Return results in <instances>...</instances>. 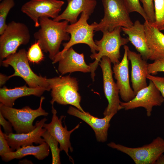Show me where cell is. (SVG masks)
<instances>
[{
    "label": "cell",
    "mask_w": 164,
    "mask_h": 164,
    "mask_svg": "<svg viewBox=\"0 0 164 164\" xmlns=\"http://www.w3.org/2000/svg\"><path fill=\"white\" fill-rule=\"evenodd\" d=\"M5 119L0 112V124L2 126L5 133L7 134L13 133L12 126V124L9 121H7Z\"/></svg>",
    "instance_id": "33"
},
{
    "label": "cell",
    "mask_w": 164,
    "mask_h": 164,
    "mask_svg": "<svg viewBox=\"0 0 164 164\" xmlns=\"http://www.w3.org/2000/svg\"><path fill=\"white\" fill-rule=\"evenodd\" d=\"M30 38L29 29L24 23L13 21L8 24L0 36L1 62L16 53L20 45L27 44Z\"/></svg>",
    "instance_id": "7"
},
{
    "label": "cell",
    "mask_w": 164,
    "mask_h": 164,
    "mask_svg": "<svg viewBox=\"0 0 164 164\" xmlns=\"http://www.w3.org/2000/svg\"><path fill=\"white\" fill-rule=\"evenodd\" d=\"M147 43L150 53L149 60L164 59V34L148 21L143 24Z\"/></svg>",
    "instance_id": "21"
},
{
    "label": "cell",
    "mask_w": 164,
    "mask_h": 164,
    "mask_svg": "<svg viewBox=\"0 0 164 164\" xmlns=\"http://www.w3.org/2000/svg\"><path fill=\"white\" fill-rule=\"evenodd\" d=\"M68 23L66 20L56 21L46 17L39 19L40 28L34 33V37L42 50L49 53L52 61L60 52L62 42L70 39L69 34L66 31Z\"/></svg>",
    "instance_id": "1"
},
{
    "label": "cell",
    "mask_w": 164,
    "mask_h": 164,
    "mask_svg": "<svg viewBox=\"0 0 164 164\" xmlns=\"http://www.w3.org/2000/svg\"><path fill=\"white\" fill-rule=\"evenodd\" d=\"M45 98L43 96L41 97L39 107L36 109H32L29 106L17 109L0 103V112L11 123L16 133H27L36 128L33 122L36 118L41 116L48 115V113L42 107Z\"/></svg>",
    "instance_id": "4"
},
{
    "label": "cell",
    "mask_w": 164,
    "mask_h": 164,
    "mask_svg": "<svg viewBox=\"0 0 164 164\" xmlns=\"http://www.w3.org/2000/svg\"><path fill=\"white\" fill-rule=\"evenodd\" d=\"M64 3L63 1L59 0H30L22 5L21 10L33 21L35 26L37 27L39 26L40 18H56Z\"/></svg>",
    "instance_id": "11"
},
{
    "label": "cell",
    "mask_w": 164,
    "mask_h": 164,
    "mask_svg": "<svg viewBox=\"0 0 164 164\" xmlns=\"http://www.w3.org/2000/svg\"><path fill=\"white\" fill-rule=\"evenodd\" d=\"M46 90L43 87H27L26 85L13 88H8L4 86L0 89V102L5 106L12 107L18 98L33 95L40 97Z\"/></svg>",
    "instance_id": "22"
},
{
    "label": "cell",
    "mask_w": 164,
    "mask_h": 164,
    "mask_svg": "<svg viewBox=\"0 0 164 164\" xmlns=\"http://www.w3.org/2000/svg\"><path fill=\"white\" fill-rule=\"evenodd\" d=\"M2 0H0V1H2Z\"/></svg>",
    "instance_id": "37"
},
{
    "label": "cell",
    "mask_w": 164,
    "mask_h": 164,
    "mask_svg": "<svg viewBox=\"0 0 164 164\" xmlns=\"http://www.w3.org/2000/svg\"><path fill=\"white\" fill-rule=\"evenodd\" d=\"M121 28L122 31L128 36L129 41L142 58L147 61L149 59L150 53L147 43L144 24L139 20H136L131 26Z\"/></svg>",
    "instance_id": "20"
},
{
    "label": "cell",
    "mask_w": 164,
    "mask_h": 164,
    "mask_svg": "<svg viewBox=\"0 0 164 164\" xmlns=\"http://www.w3.org/2000/svg\"><path fill=\"white\" fill-rule=\"evenodd\" d=\"M148 72L149 74L152 75L159 72H164V59L157 60L153 63L148 64Z\"/></svg>",
    "instance_id": "30"
},
{
    "label": "cell",
    "mask_w": 164,
    "mask_h": 164,
    "mask_svg": "<svg viewBox=\"0 0 164 164\" xmlns=\"http://www.w3.org/2000/svg\"><path fill=\"white\" fill-rule=\"evenodd\" d=\"M111 63L109 58L103 56L99 63L102 72L104 92L108 102L103 112L104 116L111 114L115 115L123 109L119 99V90L113 78Z\"/></svg>",
    "instance_id": "10"
},
{
    "label": "cell",
    "mask_w": 164,
    "mask_h": 164,
    "mask_svg": "<svg viewBox=\"0 0 164 164\" xmlns=\"http://www.w3.org/2000/svg\"><path fill=\"white\" fill-rule=\"evenodd\" d=\"M142 7L151 23H153L155 19L154 6L153 0H140Z\"/></svg>",
    "instance_id": "29"
},
{
    "label": "cell",
    "mask_w": 164,
    "mask_h": 164,
    "mask_svg": "<svg viewBox=\"0 0 164 164\" xmlns=\"http://www.w3.org/2000/svg\"><path fill=\"white\" fill-rule=\"evenodd\" d=\"M123 1L129 13L136 12L140 14L145 21H148L147 16L141 5L139 0H123Z\"/></svg>",
    "instance_id": "28"
},
{
    "label": "cell",
    "mask_w": 164,
    "mask_h": 164,
    "mask_svg": "<svg viewBox=\"0 0 164 164\" xmlns=\"http://www.w3.org/2000/svg\"><path fill=\"white\" fill-rule=\"evenodd\" d=\"M67 113L81 119L89 125L94 130L97 141L103 142L107 141L110 122L114 114L99 118L91 115L88 112H83L72 106L69 108Z\"/></svg>",
    "instance_id": "16"
},
{
    "label": "cell",
    "mask_w": 164,
    "mask_h": 164,
    "mask_svg": "<svg viewBox=\"0 0 164 164\" xmlns=\"http://www.w3.org/2000/svg\"><path fill=\"white\" fill-rule=\"evenodd\" d=\"M47 120L45 118L35 124L36 128L33 130L26 133H4V136L9 145L13 151L20 148L29 145H32L33 143L41 144L45 142L42 138L43 134L46 130L43 126Z\"/></svg>",
    "instance_id": "17"
},
{
    "label": "cell",
    "mask_w": 164,
    "mask_h": 164,
    "mask_svg": "<svg viewBox=\"0 0 164 164\" xmlns=\"http://www.w3.org/2000/svg\"><path fill=\"white\" fill-rule=\"evenodd\" d=\"M163 102L159 90L149 80V84L138 91L133 99L128 102H121V105L125 110L144 108L146 110L147 116L149 117L151 115L153 107L160 106Z\"/></svg>",
    "instance_id": "12"
},
{
    "label": "cell",
    "mask_w": 164,
    "mask_h": 164,
    "mask_svg": "<svg viewBox=\"0 0 164 164\" xmlns=\"http://www.w3.org/2000/svg\"><path fill=\"white\" fill-rule=\"evenodd\" d=\"M147 78L152 81L159 90L162 97L164 102V77H160L148 74Z\"/></svg>",
    "instance_id": "31"
},
{
    "label": "cell",
    "mask_w": 164,
    "mask_h": 164,
    "mask_svg": "<svg viewBox=\"0 0 164 164\" xmlns=\"http://www.w3.org/2000/svg\"><path fill=\"white\" fill-rule=\"evenodd\" d=\"M45 142L47 143L51 151L52 164H61L60 152L61 151L58 147L59 143L58 141L47 131L42 135Z\"/></svg>",
    "instance_id": "24"
},
{
    "label": "cell",
    "mask_w": 164,
    "mask_h": 164,
    "mask_svg": "<svg viewBox=\"0 0 164 164\" xmlns=\"http://www.w3.org/2000/svg\"><path fill=\"white\" fill-rule=\"evenodd\" d=\"M102 2L104 16L99 23L94 22V32L111 31L118 27L133 25L123 0H102Z\"/></svg>",
    "instance_id": "5"
},
{
    "label": "cell",
    "mask_w": 164,
    "mask_h": 164,
    "mask_svg": "<svg viewBox=\"0 0 164 164\" xmlns=\"http://www.w3.org/2000/svg\"><path fill=\"white\" fill-rule=\"evenodd\" d=\"M128 57L131 65V81L135 94L141 89L147 86V76L148 63L139 53L132 51L129 49Z\"/></svg>",
    "instance_id": "18"
},
{
    "label": "cell",
    "mask_w": 164,
    "mask_h": 164,
    "mask_svg": "<svg viewBox=\"0 0 164 164\" xmlns=\"http://www.w3.org/2000/svg\"><path fill=\"white\" fill-rule=\"evenodd\" d=\"M52 61L53 63L59 62L58 70L62 75L77 71L90 72V67L86 64L83 53H78L72 47L56 56Z\"/></svg>",
    "instance_id": "14"
},
{
    "label": "cell",
    "mask_w": 164,
    "mask_h": 164,
    "mask_svg": "<svg viewBox=\"0 0 164 164\" xmlns=\"http://www.w3.org/2000/svg\"><path fill=\"white\" fill-rule=\"evenodd\" d=\"M13 151L0 128V155L2 157L5 154Z\"/></svg>",
    "instance_id": "32"
},
{
    "label": "cell",
    "mask_w": 164,
    "mask_h": 164,
    "mask_svg": "<svg viewBox=\"0 0 164 164\" xmlns=\"http://www.w3.org/2000/svg\"><path fill=\"white\" fill-rule=\"evenodd\" d=\"M107 145L126 154L136 164H154L159 156L164 153V139L159 136L149 144L140 147H130L113 142Z\"/></svg>",
    "instance_id": "9"
},
{
    "label": "cell",
    "mask_w": 164,
    "mask_h": 164,
    "mask_svg": "<svg viewBox=\"0 0 164 164\" xmlns=\"http://www.w3.org/2000/svg\"><path fill=\"white\" fill-rule=\"evenodd\" d=\"M154 164H164V155H160L155 161Z\"/></svg>",
    "instance_id": "35"
},
{
    "label": "cell",
    "mask_w": 164,
    "mask_h": 164,
    "mask_svg": "<svg viewBox=\"0 0 164 164\" xmlns=\"http://www.w3.org/2000/svg\"><path fill=\"white\" fill-rule=\"evenodd\" d=\"M121 27H117L111 31H104L102 32L103 35L101 39L99 40H95L98 48V53L91 55V58L95 59V60L89 65L90 67L91 77L93 81L95 75V71L103 57L109 58L113 64L120 62V48L129 42L128 37H123L121 36Z\"/></svg>",
    "instance_id": "2"
},
{
    "label": "cell",
    "mask_w": 164,
    "mask_h": 164,
    "mask_svg": "<svg viewBox=\"0 0 164 164\" xmlns=\"http://www.w3.org/2000/svg\"><path fill=\"white\" fill-rule=\"evenodd\" d=\"M10 78L9 76H7L2 73L0 74V86L2 87Z\"/></svg>",
    "instance_id": "34"
},
{
    "label": "cell",
    "mask_w": 164,
    "mask_h": 164,
    "mask_svg": "<svg viewBox=\"0 0 164 164\" xmlns=\"http://www.w3.org/2000/svg\"><path fill=\"white\" fill-rule=\"evenodd\" d=\"M124 52L121 62L114 64L113 72L119 90V95L124 102H128L135 96V92L131 87L129 74V60L127 53L129 47L124 46Z\"/></svg>",
    "instance_id": "15"
},
{
    "label": "cell",
    "mask_w": 164,
    "mask_h": 164,
    "mask_svg": "<svg viewBox=\"0 0 164 164\" xmlns=\"http://www.w3.org/2000/svg\"><path fill=\"white\" fill-rule=\"evenodd\" d=\"M67 6L63 12L56 18L53 19L56 21L66 20L70 24L77 21L79 15L84 12L90 16L94 12L97 4L96 0H67Z\"/></svg>",
    "instance_id": "19"
},
{
    "label": "cell",
    "mask_w": 164,
    "mask_h": 164,
    "mask_svg": "<svg viewBox=\"0 0 164 164\" xmlns=\"http://www.w3.org/2000/svg\"><path fill=\"white\" fill-rule=\"evenodd\" d=\"M19 163L21 164H32V162L30 160H28L27 159H24L21 161H20L19 162Z\"/></svg>",
    "instance_id": "36"
},
{
    "label": "cell",
    "mask_w": 164,
    "mask_h": 164,
    "mask_svg": "<svg viewBox=\"0 0 164 164\" xmlns=\"http://www.w3.org/2000/svg\"><path fill=\"white\" fill-rule=\"evenodd\" d=\"M51 112L52 116L51 121L48 124L45 123L43 127L58 141L61 151H64L69 157L70 161L73 163V160L68 153L69 149L71 152L73 150L70 142V136L73 131L79 128L80 124L72 129L68 131L66 125L65 124L64 127H63L62 124V120L65 116L62 115L59 118L53 105H52Z\"/></svg>",
    "instance_id": "13"
},
{
    "label": "cell",
    "mask_w": 164,
    "mask_h": 164,
    "mask_svg": "<svg viewBox=\"0 0 164 164\" xmlns=\"http://www.w3.org/2000/svg\"><path fill=\"white\" fill-rule=\"evenodd\" d=\"M15 5L14 0H2L0 3V35L7 26L6 22L7 17Z\"/></svg>",
    "instance_id": "26"
},
{
    "label": "cell",
    "mask_w": 164,
    "mask_h": 164,
    "mask_svg": "<svg viewBox=\"0 0 164 164\" xmlns=\"http://www.w3.org/2000/svg\"><path fill=\"white\" fill-rule=\"evenodd\" d=\"M27 56L29 61L35 63H39L44 58L42 50L37 41L29 48L27 52Z\"/></svg>",
    "instance_id": "27"
},
{
    "label": "cell",
    "mask_w": 164,
    "mask_h": 164,
    "mask_svg": "<svg viewBox=\"0 0 164 164\" xmlns=\"http://www.w3.org/2000/svg\"><path fill=\"white\" fill-rule=\"evenodd\" d=\"M90 16L83 12L77 22L68 25L66 31L70 35V39L67 42L63 43V49L56 56L61 54L73 45L78 44L87 45L93 54L98 52V47L93 39L94 35V22L91 25L87 22Z\"/></svg>",
    "instance_id": "8"
},
{
    "label": "cell",
    "mask_w": 164,
    "mask_h": 164,
    "mask_svg": "<svg viewBox=\"0 0 164 164\" xmlns=\"http://www.w3.org/2000/svg\"><path fill=\"white\" fill-rule=\"evenodd\" d=\"M50 149L48 144L44 142L37 146L32 145L22 146L15 151L5 154L1 158L3 161L8 162L14 159H20L32 155L39 160H43L48 156Z\"/></svg>",
    "instance_id": "23"
},
{
    "label": "cell",
    "mask_w": 164,
    "mask_h": 164,
    "mask_svg": "<svg viewBox=\"0 0 164 164\" xmlns=\"http://www.w3.org/2000/svg\"><path fill=\"white\" fill-rule=\"evenodd\" d=\"M155 19L151 24L160 31L164 30V0H153Z\"/></svg>",
    "instance_id": "25"
},
{
    "label": "cell",
    "mask_w": 164,
    "mask_h": 164,
    "mask_svg": "<svg viewBox=\"0 0 164 164\" xmlns=\"http://www.w3.org/2000/svg\"><path fill=\"white\" fill-rule=\"evenodd\" d=\"M27 52L24 49L7 56L1 62L2 65L7 67H12L14 70V73L9 76L10 78L15 76L22 78L31 87H43L46 91L51 90L47 78L39 76L31 69L27 56Z\"/></svg>",
    "instance_id": "6"
},
{
    "label": "cell",
    "mask_w": 164,
    "mask_h": 164,
    "mask_svg": "<svg viewBox=\"0 0 164 164\" xmlns=\"http://www.w3.org/2000/svg\"><path fill=\"white\" fill-rule=\"evenodd\" d=\"M51 91V104L71 105L85 112L80 105L81 97L78 92V81L70 75L47 78Z\"/></svg>",
    "instance_id": "3"
}]
</instances>
